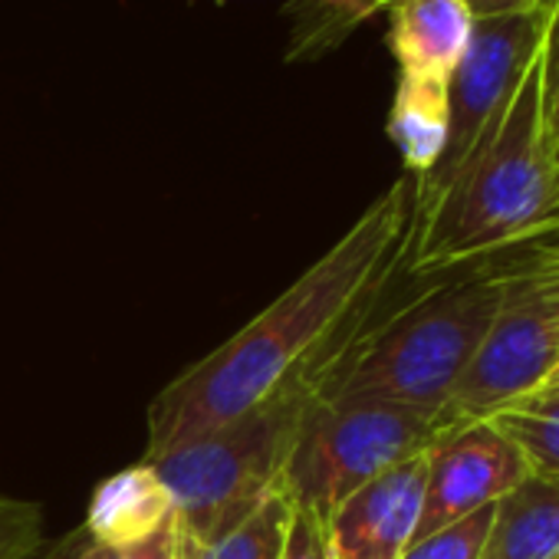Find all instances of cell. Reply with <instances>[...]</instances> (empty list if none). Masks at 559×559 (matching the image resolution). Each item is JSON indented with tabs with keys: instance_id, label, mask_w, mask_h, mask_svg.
I'll use <instances>...</instances> for the list:
<instances>
[{
	"instance_id": "1",
	"label": "cell",
	"mask_w": 559,
	"mask_h": 559,
	"mask_svg": "<svg viewBox=\"0 0 559 559\" xmlns=\"http://www.w3.org/2000/svg\"><path fill=\"white\" fill-rule=\"evenodd\" d=\"M412 243L415 178L402 175L263 313L155 395L148 408L145 461H155L263 402L372 297L408 273Z\"/></svg>"
},
{
	"instance_id": "2",
	"label": "cell",
	"mask_w": 559,
	"mask_h": 559,
	"mask_svg": "<svg viewBox=\"0 0 559 559\" xmlns=\"http://www.w3.org/2000/svg\"><path fill=\"white\" fill-rule=\"evenodd\" d=\"M395 284L372 297L326 346L234 421L148 461L175 500V536L211 543L247 520L280 487L307 412L326 399L346 356L382 317Z\"/></svg>"
},
{
	"instance_id": "3",
	"label": "cell",
	"mask_w": 559,
	"mask_h": 559,
	"mask_svg": "<svg viewBox=\"0 0 559 559\" xmlns=\"http://www.w3.org/2000/svg\"><path fill=\"white\" fill-rule=\"evenodd\" d=\"M546 47L487 145L464 165L441 204L415 221L412 280L477 266L500 250L523 247L526 230L546 214L556 181L546 122Z\"/></svg>"
},
{
	"instance_id": "4",
	"label": "cell",
	"mask_w": 559,
	"mask_h": 559,
	"mask_svg": "<svg viewBox=\"0 0 559 559\" xmlns=\"http://www.w3.org/2000/svg\"><path fill=\"white\" fill-rule=\"evenodd\" d=\"M510 273L513 263L467 266L402 307H385L346 356L326 399L356 395L444 412L503 310Z\"/></svg>"
},
{
	"instance_id": "5",
	"label": "cell",
	"mask_w": 559,
	"mask_h": 559,
	"mask_svg": "<svg viewBox=\"0 0 559 559\" xmlns=\"http://www.w3.org/2000/svg\"><path fill=\"white\" fill-rule=\"evenodd\" d=\"M448 431L444 412L356 395L320 399L304 418L280 490L294 510L326 523L349 493L382 471L425 454Z\"/></svg>"
},
{
	"instance_id": "6",
	"label": "cell",
	"mask_w": 559,
	"mask_h": 559,
	"mask_svg": "<svg viewBox=\"0 0 559 559\" xmlns=\"http://www.w3.org/2000/svg\"><path fill=\"white\" fill-rule=\"evenodd\" d=\"M510 263L503 310L444 408L451 428L484 421L536 392L559 366V243L533 247Z\"/></svg>"
},
{
	"instance_id": "7",
	"label": "cell",
	"mask_w": 559,
	"mask_h": 559,
	"mask_svg": "<svg viewBox=\"0 0 559 559\" xmlns=\"http://www.w3.org/2000/svg\"><path fill=\"white\" fill-rule=\"evenodd\" d=\"M552 21L556 11L477 21L471 47L448 83L444 152L425 178H415V221H425L441 204L464 165L497 132L526 70L549 40Z\"/></svg>"
},
{
	"instance_id": "8",
	"label": "cell",
	"mask_w": 559,
	"mask_h": 559,
	"mask_svg": "<svg viewBox=\"0 0 559 559\" xmlns=\"http://www.w3.org/2000/svg\"><path fill=\"white\" fill-rule=\"evenodd\" d=\"M425 464V500L415 539L500 503L533 474L516 444L490 418L441 435L428 448Z\"/></svg>"
},
{
	"instance_id": "9",
	"label": "cell",
	"mask_w": 559,
	"mask_h": 559,
	"mask_svg": "<svg viewBox=\"0 0 559 559\" xmlns=\"http://www.w3.org/2000/svg\"><path fill=\"white\" fill-rule=\"evenodd\" d=\"M428 454V451H425ZM425 454H415L356 493H349L326 520L333 559H402L415 543L425 500Z\"/></svg>"
},
{
	"instance_id": "10",
	"label": "cell",
	"mask_w": 559,
	"mask_h": 559,
	"mask_svg": "<svg viewBox=\"0 0 559 559\" xmlns=\"http://www.w3.org/2000/svg\"><path fill=\"white\" fill-rule=\"evenodd\" d=\"M385 44L399 63V76L451 83L464 60L477 17L464 0H392Z\"/></svg>"
},
{
	"instance_id": "11",
	"label": "cell",
	"mask_w": 559,
	"mask_h": 559,
	"mask_svg": "<svg viewBox=\"0 0 559 559\" xmlns=\"http://www.w3.org/2000/svg\"><path fill=\"white\" fill-rule=\"evenodd\" d=\"M171 523L175 500L148 461L106 477L86 513V533L103 546H135Z\"/></svg>"
},
{
	"instance_id": "12",
	"label": "cell",
	"mask_w": 559,
	"mask_h": 559,
	"mask_svg": "<svg viewBox=\"0 0 559 559\" xmlns=\"http://www.w3.org/2000/svg\"><path fill=\"white\" fill-rule=\"evenodd\" d=\"M480 559H559V477L530 474L497 503Z\"/></svg>"
},
{
	"instance_id": "13",
	"label": "cell",
	"mask_w": 559,
	"mask_h": 559,
	"mask_svg": "<svg viewBox=\"0 0 559 559\" xmlns=\"http://www.w3.org/2000/svg\"><path fill=\"white\" fill-rule=\"evenodd\" d=\"M385 132L402 155L405 175L425 178L448 142V83L399 76Z\"/></svg>"
},
{
	"instance_id": "14",
	"label": "cell",
	"mask_w": 559,
	"mask_h": 559,
	"mask_svg": "<svg viewBox=\"0 0 559 559\" xmlns=\"http://www.w3.org/2000/svg\"><path fill=\"white\" fill-rule=\"evenodd\" d=\"M392 0H290L287 63H317L336 53L366 21L382 14Z\"/></svg>"
},
{
	"instance_id": "15",
	"label": "cell",
	"mask_w": 559,
	"mask_h": 559,
	"mask_svg": "<svg viewBox=\"0 0 559 559\" xmlns=\"http://www.w3.org/2000/svg\"><path fill=\"white\" fill-rule=\"evenodd\" d=\"M290 523L294 503L276 487L247 520L211 543H188L175 536V559H280Z\"/></svg>"
},
{
	"instance_id": "16",
	"label": "cell",
	"mask_w": 559,
	"mask_h": 559,
	"mask_svg": "<svg viewBox=\"0 0 559 559\" xmlns=\"http://www.w3.org/2000/svg\"><path fill=\"white\" fill-rule=\"evenodd\" d=\"M533 474L559 477V395H523L490 415Z\"/></svg>"
},
{
	"instance_id": "17",
	"label": "cell",
	"mask_w": 559,
	"mask_h": 559,
	"mask_svg": "<svg viewBox=\"0 0 559 559\" xmlns=\"http://www.w3.org/2000/svg\"><path fill=\"white\" fill-rule=\"evenodd\" d=\"M493 510H497V503L484 507L425 539H415L402 559H480L490 526H493Z\"/></svg>"
},
{
	"instance_id": "18",
	"label": "cell",
	"mask_w": 559,
	"mask_h": 559,
	"mask_svg": "<svg viewBox=\"0 0 559 559\" xmlns=\"http://www.w3.org/2000/svg\"><path fill=\"white\" fill-rule=\"evenodd\" d=\"M40 546H44L40 503L0 493V559H31Z\"/></svg>"
},
{
	"instance_id": "19",
	"label": "cell",
	"mask_w": 559,
	"mask_h": 559,
	"mask_svg": "<svg viewBox=\"0 0 559 559\" xmlns=\"http://www.w3.org/2000/svg\"><path fill=\"white\" fill-rule=\"evenodd\" d=\"M63 559H175V523L135 546H103L90 539Z\"/></svg>"
},
{
	"instance_id": "20",
	"label": "cell",
	"mask_w": 559,
	"mask_h": 559,
	"mask_svg": "<svg viewBox=\"0 0 559 559\" xmlns=\"http://www.w3.org/2000/svg\"><path fill=\"white\" fill-rule=\"evenodd\" d=\"M280 559H333L330 539H326V523L294 510V523L287 533V546Z\"/></svg>"
},
{
	"instance_id": "21",
	"label": "cell",
	"mask_w": 559,
	"mask_h": 559,
	"mask_svg": "<svg viewBox=\"0 0 559 559\" xmlns=\"http://www.w3.org/2000/svg\"><path fill=\"white\" fill-rule=\"evenodd\" d=\"M546 122L559 165V31L549 34V47H546Z\"/></svg>"
},
{
	"instance_id": "22",
	"label": "cell",
	"mask_w": 559,
	"mask_h": 559,
	"mask_svg": "<svg viewBox=\"0 0 559 559\" xmlns=\"http://www.w3.org/2000/svg\"><path fill=\"white\" fill-rule=\"evenodd\" d=\"M477 21L487 17H516V14H539L556 11V0H464Z\"/></svg>"
},
{
	"instance_id": "23",
	"label": "cell",
	"mask_w": 559,
	"mask_h": 559,
	"mask_svg": "<svg viewBox=\"0 0 559 559\" xmlns=\"http://www.w3.org/2000/svg\"><path fill=\"white\" fill-rule=\"evenodd\" d=\"M546 237H559V207H556V211H546V214L526 230L523 247H536V243L546 240Z\"/></svg>"
},
{
	"instance_id": "24",
	"label": "cell",
	"mask_w": 559,
	"mask_h": 559,
	"mask_svg": "<svg viewBox=\"0 0 559 559\" xmlns=\"http://www.w3.org/2000/svg\"><path fill=\"white\" fill-rule=\"evenodd\" d=\"M530 395H559V376L556 379H546L536 392H530Z\"/></svg>"
},
{
	"instance_id": "25",
	"label": "cell",
	"mask_w": 559,
	"mask_h": 559,
	"mask_svg": "<svg viewBox=\"0 0 559 559\" xmlns=\"http://www.w3.org/2000/svg\"><path fill=\"white\" fill-rule=\"evenodd\" d=\"M556 207H559V165H556V181H552V201L546 211H556Z\"/></svg>"
},
{
	"instance_id": "26",
	"label": "cell",
	"mask_w": 559,
	"mask_h": 559,
	"mask_svg": "<svg viewBox=\"0 0 559 559\" xmlns=\"http://www.w3.org/2000/svg\"><path fill=\"white\" fill-rule=\"evenodd\" d=\"M552 31H559V0H556V21H552Z\"/></svg>"
},
{
	"instance_id": "27",
	"label": "cell",
	"mask_w": 559,
	"mask_h": 559,
	"mask_svg": "<svg viewBox=\"0 0 559 559\" xmlns=\"http://www.w3.org/2000/svg\"><path fill=\"white\" fill-rule=\"evenodd\" d=\"M556 376H559V366H556V369H552V372H549V379H556Z\"/></svg>"
}]
</instances>
